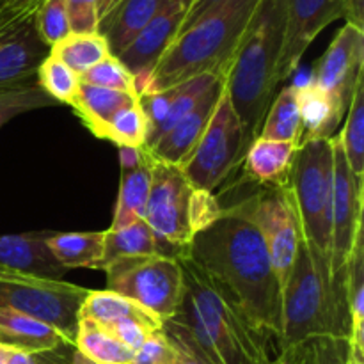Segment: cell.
Listing matches in <instances>:
<instances>
[{
    "mask_svg": "<svg viewBox=\"0 0 364 364\" xmlns=\"http://www.w3.org/2000/svg\"><path fill=\"white\" fill-rule=\"evenodd\" d=\"M188 256L258 334L277 340L283 288L258 228L237 205L192 237Z\"/></svg>",
    "mask_w": 364,
    "mask_h": 364,
    "instance_id": "obj_1",
    "label": "cell"
},
{
    "mask_svg": "<svg viewBox=\"0 0 364 364\" xmlns=\"http://www.w3.org/2000/svg\"><path fill=\"white\" fill-rule=\"evenodd\" d=\"M287 7L288 0H259L224 75V87L244 128L245 151L258 137L279 87Z\"/></svg>",
    "mask_w": 364,
    "mask_h": 364,
    "instance_id": "obj_2",
    "label": "cell"
},
{
    "mask_svg": "<svg viewBox=\"0 0 364 364\" xmlns=\"http://www.w3.org/2000/svg\"><path fill=\"white\" fill-rule=\"evenodd\" d=\"M185 291L180 318L213 364H270L267 338L256 333L220 288L188 256L178 255Z\"/></svg>",
    "mask_w": 364,
    "mask_h": 364,
    "instance_id": "obj_3",
    "label": "cell"
},
{
    "mask_svg": "<svg viewBox=\"0 0 364 364\" xmlns=\"http://www.w3.org/2000/svg\"><path fill=\"white\" fill-rule=\"evenodd\" d=\"M259 0H226L174 38L142 96L162 92L203 73L224 77Z\"/></svg>",
    "mask_w": 364,
    "mask_h": 364,
    "instance_id": "obj_4",
    "label": "cell"
},
{
    "mask_svg": "<svg viewBox=\"0 0 364 364\" xmlns=\"http://www.w3.org/2000/svg\"><path fill=\"white\" fill-rule=\"evenodd\" d=\"M302 240L329 295L331 217H333V137L302 142L290 178ZM331 311V309H329Z\"/></svg>",
    "mask_w": 364,
    "mask_h": 364,
    "instance_id": "obj_5",
    "label": "cell"
},
{
    "mask_svg": "<svg viewBox=\"0 0 364 364\" xmlns=\"http://www.w3.org/2000/svg\"><path fill=\"white\" fill-rule=\"evenodd\" d=\"M107 290L130 299L159 320L176 318L183 301V269L178 256L149 255L107 263Z\"/></svg>",
    "mask_w": 364,
    "mask_h": 364,
    "instance_id": "obj_6",
    "label": "cell"
},
{
    "mask_svg": "<svg viewBox=\"0 0 364 364\" xmlns=\"http://www.w3.org/2000/svg\"><path fill=\"white\" fill-rule=\"evenodd\" d=\"M331 336L329 295L304 240L283 288L279 352Z\"/></svg>",
    "mask_w": 364,
    "mask_h": 364,
    "instance_id": "obj_7",
    "label": "cell"
},
{
    "mask_svg": "<svg viewBox=\"0 0 364 364\" xmlns=\"http://www.w3.org/2000/svg\"><path fill=\"white\" fill-rule=\"evenodd\" d=\"M244 155V128L224 87L201 139L180 169L192 187L213 192Z\"/></svg>",
    "mask_w": 364,
    "mask_h": 364,
    "instance_id": "obj_8",
    "label": "cell"
},
{
    "mask_svg": "<svg viewBox=\"0 0 364 364\" xmlns=\"http://www.w3.org/2000/svg\"><path fill=\"white\" fill-rule=\"evenodd\" d=\"M237 206L258 228L276 270L277 281L281 288H284L302 240L290 183L262 187L255 196L237 203Z\"/></svg>",
    "mask_w": 364,
    "mask_h": 364,
    "instance_id": "obj_9",
    "label": "cell"
},
{
    "mask_svg": "<svg viewBox=\"0 0 364 364\" xmlns=\"http://www.w3.org/2000/svg\"><path fill=\"white\" fill-rule=\"evenodd\" d=\"M87 290L66 281H0V309L45 322L73 343L80 306Z\"/></svg>",
    "mask_w": 364,
    "mask_h": 364,
    "instance_id": "obj_10",
    "label": "cell"
},
{
    "mask_svg": "<svg viewBox=\"0 0 364 364\" xmlns=\"http://www.w3.org/2000/svg\"><path fill=\"white\" fill-rule=\"evenodd\" d=\"M192 191L194 187L188 183L180 166L151 159V187L144 220L159 238L164 252L166 247H171L178 256L194 237L188 219Z\"/></svg>",
    "mask_w": 364,
    "mask_h": 364,
    "instance_id": "obj_11",
    "label": "cell"
},
{
    "mask_svg": "<svg viewBox=\"0 0 364 364\" xmlns=\"http://www.w3.org/2000/svg\"><path fill=\"white\" fill-rule=\"evenodd\" d=\"M187 7V0H167L159 14L117 55V59L134 75L139 98L146 92L156 64L178 36Z\"/></svg>",
    "mask_w": 364,
    "mask_h": 364,
    "instance_id": "obj_12",
    "label": "cell"
},
{
    "mask_svg": "<svg viewBox=\"0 0 364 364\" xmlns=\"http://www.w3.org/2000/svg\"><path fill=\"white\" fill-rule=\"evenodd\" d=\"M364 71V31L345 23L316 63L311 80L327 92L338 109L347 114L352 89Z\"/></svg>",
    "mask_w": 364,
    "mask_h": 364,
    "instance_id": "obj_13",
    "label": "cell"
},
{
    "mask_svg": "<svg viewBox=\"0 0 364 364\" xmlns=\"http://www.w3.org/2000/svg\"><path fill=\"white\" fill-rule=\"evenodd\" d=\"M343 0H288L287 31L277 78H290L316 36L338 18H343Z\"/></svg>",
    "mask_w": 364,
    "mask_h": 364,
    "instance_id": "obj_14",
    "label": "cell"
},
{
    "mask_svg": "<svg viewBox=\"0 0 364 364\" xmlns=\"http://www.w3.org/2000/svg\"><path fill=\"white\" fill-rule=\"evenodd\" d=\"M223 78L217 73H203L162 92L141 96L139 103L144 109L149 123L144 149L151 148L167 130H171L178 121L192 112L203 96Z\"/></svg>",
    "mask_w": 364,
    "mask_h": 364,
    "instance_id": "obj_15",
    "label": "cell"
},
{
    "mask_svg": "<svg viewBox=\"0 0 364 364\" xmlns=\"http://www.w3.org/2000/svg\"><path fill=\"white\" fill-rule=\"evenodd\" d=\"M50 53L39 38L34 16L0 31V91L23 85L38 75V68Z\"/></svg>",
    "mask_w": 364,
    "mask_h": 364,
    "instance_id": "obj_16",
    "label": "cell"
},
{
    "mask_svg": "<svg viewBox=\"0 0 364 364\" xmlns=\"http://www.w3.org/2000/svg\"><path fill=\"white\" fill-rule=\"evenodd\" d=\"M52 231L0 235V267L32 279L63 281L68 270L46 245Z\"/></svg>",
    "mask_w": 364,
    "mask_h": 364,
    "instance_id": "obj_17",
    "label": "cell"
},
{
    "mask_svg": "<svg viewBox=\"0 0 364 364\" xmlns=\"http://www.w3.org/2000/svg\"><path fill=\"white\" fill-rule=\"evenodd\" d=\"M224 89V78L217 82L198 103L192 112H188L183 119L178 121L171 130H167L155 144L146 151L151 155L153 160L159 162L173 164V166H181L191 155L194 146L201 139L213 110H215L217 100Z\"/></svg>",
    "mask_w": 364,
    "mask_h": 364,
    "instance_id": "obj_18",
    "label": "cell"
},
{
    "mask_svg": "<svg viewBox=\"0 0 364 364\" xmlns=\"http://www.w3.org/2000/svg\"><path fill=\"white\" fill-rule=\"evenodd\" d=\"M299 144L256 137L242 156V171L245 180L262 187L288 185L294 169Z\"/></svg>",
    "mask_w": 364,
    "mask_h": 364,
    "instance_id": "obj_19",
    "label": "cell"
},
{
    "mask_svg": "<svg viewBox=\"0 0 364 364\" xmlns=\"http://www.w3.org/2000/svg\"><path fill=\"white\" fill-rule=\"evenodd\" d=\"M166 4L167 0H119L100 20L98 27L109 45L110 55H119Z\"/></svg>",
    "mask_w": 364,
    "mask_h": 364,
    "instance_id": "obj_20",
    "label": "cell"
},
{
    "mask_svg": "<svg viewBox=\"0 0 364 364\" xmlns=\"http://www.w3.org/2000/svg\"><path fill=\"white\" fill-rule=\"evenodd\" d=\"M297 103L302 121V142L316 139H331L343 121L345 114L334 100L313 80L297 85Z\"/></svg>",
    "mask_w": 364,
    "mask_h": 364,
    "instance_id": "obj_21",
    "label": "cell"
},
{
    "mask_svg": "<svg viewBox=\"0 0 364 364\" xmlns=\"http://www.w3.org/2000/svg\"><path fill=\"white\" fill-rule=\"evenodd\" d=\"M139 100V96L128 95V92L112 91V89L96 87V85L82 84L78 87L77 96L71 102L78 119L87 127L95 137H105V128L109 121L116 116L124 107L132 105Z\"/></svg>",
    "mask_w": 364,
    "mask_h": 364,
    "instance_id": "obj_22",
    "label": "cell"
},
{
    "mask_svg": "<svg viewBox=\"0 0 364 364\" xmlns=\"http://www.w3.org/2000/svg\"><path fill=\"white\" fill-rule=\"evenodd\" d=\"M64 341H68L66 338L48 323L11 309H0V343L34 355L53 350Z\"/></svg>",
    "mask_w": 364,
    "mask_h": 364,
    "instance_id": "obj_23",
    "label": "cell"
},
{
    "mask_svg": "<svg viewBox=\"0 0 364 364\" xmlns=\"http://www.w3.org/2000/svg\"><path fill=\"white\" fill-rule=\"evenodd\" d=\"M46 245L52 251L53 258L66 270H102L105 231H70V233L52 231V235L46 238Z\"/></svg>",
    "mask_w": 364,
    "mask_h": 364,
    "instance_id": "obj_24",
    "label": "cell"
},
{
    "mask_svg": "<svg viewBox=\"0 0 364 364\" xmlns=\"http://www.w3.org/2000/svg\"><path fill=\"white\" fill-rule=\"evenodd\" d=\"M149 187H151V156L148 153L146 162L137 169L121 171L116 210H114L112 226L109 230H119L130 226L135 220L144 219Z\"/></svg>",
    "mask_w": 364,
    "mask_h": 364,
    "instance_id": "obj_25",
    "label": "cell"
},
{
    "mask_svg": "<svg viewBox=\"0 0 364 364\" xmlns=\"http://www.w3.org/2000/svg\"><path fill=\"white\" fill-rule=\"evenodd\" d=\"M336 137L355 181L364 188V71L355 80L345 114V124Z\"/></svg>",
    "mask_w": 364,
    "mask_h": 364,
    "instance_id": "obj_26",
    "label": "cell"
},
{
    "mask_svg": "<svg viewBox=\"0 0 364 364\" xmlns=\"http://www.w3.org/2000/svg\"><path fill=\"white\" fill-rule=\"evenodd\" d=\"M80 318H91L102 326L117 322V320H141L162 329L164 322L142 309L130 299L110 290H87L80 306Z\"/></svg>",
    "mask_w": 364,
    "mask_h": 364,
    "instance_id": "obj_27",
    "label": "cell"
},
{
    "mask_svg": "<svg viewBox=\"0 0 364 364\" xmlns=\"http://www.w3.org/2000/svg\"><path fill=\"white\" fill-rule=\"evenodd\" d=\"M258 137L301 146L302 121L297 103V85H284L270 103Z\"/></svg>",
    "mask_w": 364,
    "mask_h": 364,
    "instance_id": "obj_28",
    "label": "cell"
},
{
    "mask_svg": "<svg viewBox=\"0 0 364 364\" xmlns=\"http://www.w3.org/2000/svg\"><path fill=\"white\" fill-rule=\"evenodd\" d=\"M73 345L95 364H134V352L91 318H78Z\"/></svg>",
    "mask_w": 364,
    "mask_h": 364,
    "instance_id": "obj_29",
    "label": "cell"
},
{
    "mask_svg": "<svg viewBox=\"0 0 364 364\" xmlns=\"http://www.w3.org/2000/svg\"><path fill=\"white\" fill-rule=\"evenodd\" d=\"M149 255H166V252L144 219L135 220L130 226L119 230H105V252H103L102 269L114 259Z\"/></svg>",
    "mask_w": 364,
    "mask_h": 364,
    "instance_id": "obj_30",
    "label": "cell"
},
{
    "mask_svg": "<svg viewBox=\"0 0 364 364\" xmlns=\"http://www.w3.org/2000/svg\"><path fill=\"white\" fill-rule=\"evenodd\" d=\"M50 53L70 66L75 73L84 75L98 63L110 55L109 45L100 32L77 34L70 32L64 39L50 48Z\"/></svg>",
    "mask_w": 364,
    "mask_h": 364,
    "instance_id": "obj_31",
    "label": "cell"
},
{
    "mask_svg": "<svg viewBox=\"0 0 364 364\" xmlns=\"http://www.w3.org/2000/svg\"><path fill=\"white\" fill-rule=\"evenodd\" d=\"M347 306L350 316V347L364 352V230L358 237L347 270Z\"/></svg>",
    "mask_w": 364,
    "mask_h": 364,
    "instance_id": "obj_32",
    "label": "cell"
},
{
    "mask_svg": "<svg viewBox=\"0 0 364 364\" xmlns=\"http://www.w3.org/2000/svg\"><path fill=\"white\" fill-rule=\"evenodd\" d=\"M148 116L141 107L139 100L132 105L124 107L123 110L116 114L109 121L105 128V137L103 141H110L121 148H144L146 139H148Z\"/></svg>",
    "mask_w": 364,
    "mask_h": 364,
    "instance_id": "obj_33",
    "label": "cell"
},
{
    "mask_svg": "<svg viewBox=\"0 0 364 364\" xmlns=\"http://www.w3.org/2000/svg\"><path fill=\"white\" fill-rule=\"evenodd\" d=\"M38 84L46 95L57 103L71 105L80 87V75L75 73L70 66L48 53L41 66L38 68Z\"/></svg>",
    "mask_w": 364,
    "mask_h": 364,
    "instance_id": "obj_34",
    "label": "cell"
},
{
    "mask_svg": "<svg viewBox=\"0 0 364 364\" xmlns=\"http://www.w3.org/2000/svg\"><path fill=\"white\" fill-rule=\"evenodd\" d=\"M55 105H59V103L50 98L39 87L38 82H27L23 85L0 91V128L21 114Z\"/></svg>",
    "mask_w": 364,
    "mask_h": 364,
    "instance_id": "obj_35",
    "label": "cell"
},
{
    "mask_svg": "<svg viewBox=\"0 0 364 364\" xmlns=\"http://www.w3.org/2000/svg\"><path fill=\"white\" fill-rule=\"evenodd\" d=\"M80 82L82 84L96 85V87L103 89H112V91H121L137 96L134 75H132L130 71L127 70V66L114 55H109L107 59H103L102 63H98L96 66H92L91 70L85 71L84 75H80Z\"/></svg>",
    "mask_w": 364,
    "mask_h": 364,
    "instance_id": "obj_36",
    "label": "cell"
},
{
    "mask_svg": "<svg viewBox=\"0 0 364 364\" xmlns=\"http://www.w3.org/2000/svg\"><path fill=\"white\" fill-rule=\"evenodd\" d=\"M34 25L43 43L52 48L55 43H59L71 32L66 2L64 0H43L39 9L34 13Z\"/></svg>",
    "mask_w": 364,
    "mask_h": 364,
    "instance_id": "obj_37",
    "label": "cell"
},
{
    "mask_svg": "<svg viewBox=\"0 0 364 364\" xmlns=\"http://www.w3.org/2000/svg\"><path fill=\"white\" fill-rule=\"evenodd\" d=\"M162 333L166 334L174 350V364H213L201 350L191 329L180 318L166 320Z\"/></svg>",
    "mask_w": 364,
    "mask_h": 364,
    "instance_id": "obj_38",
    "label": "cell"
},
{
    "mask_svg": "<svg viewBox=\"0 0 364 364\" xmlns=\"http://www.w3.org/2000/svg\"><path fill=\"white\" fill-rule=\"evenodd\" d=\"M224 212V206L220 205L219 199L206 191H198L194 188L191 196V210H188V219H191L192 235L206 230L212 226Z\"/></svg>",
    "mask_w": 364,
    "mask_h": 364,
    "instance_id": "obj_39",
    "label": "cell"
},
{
    "mask_svg": "<svg viewBox=\"0 0 364 364\" xmlns=\"http://www.w3.org/2000/svg\"><path fill=\"white\" fill-rule=\"evenodd\" d=\"M117 341L124 345L127 348H130L132 352H137L139 348L144 345V341L151 336L156 331H162L160 327L151 326V323L141 322V320L127 318V320H117V322L109 323V326H103Z\"/></svg>",
    "mask_w": 364,
    "mask_h": 364,
    "instance_id": "obj_40",
    "label": "cell"
},
{
    "mask_svg": "<svg viewBox=\"0 0 364 364\" xmlns=\"http://www.w3.org/2000/svg\"><path fill=\"white\" fill-rule=\"evenodd\" d=\"M71 32L87 34L98 32L100 13L98 0H64Z\"/></svg>",
    "mask_w": 364,
    "mask_h": 364,
    "instance_id": "obj_41",
    "label": "cell"
},
{
    "mask_svg": "<svg viewBox=\"0 0 364 364\" xmlns=\"http://www.w3.org/2000/svg\"><path fill=\"white\" fill-rule=\"evenodd\" d=\"M134 364H174V350L162 331L153 333L135 352Z\"/></svg>",
    "mask_w": 364,
    "mask_h": 364,
    "instance_id": "obj_42",
    "label": "cell"
},
{
    "mask_svg": "<svg viewBox=\"0 0 364 364\" xmlns=\"http://www.w3.org/2000/svg\"><path fill=\"white\" fill-rule=\"evenodd\" d=\"M313 363L315 364H347L348 341L333 336H323L313 341Z\"/></svg>",
    "mask_w": 364,
    "mask_h": 364,
    "instance_id": "obj_43",
    "label": "cell"
},
{
    "mask_svg": "<svg viewBox=\"0 0 364 364\" xmlns=\"http://www.w3.org/2000/svg\"><path fill=\"white\" fill-rule=\"evenodd\" d=\"M226 0H191L187 7V13H185L183 21H181V27L178 31V34H181L183 31H187L188 27L196 23L198 20H201L203 16L213 11L215 7H219L220 4H224Z\"/></svg>",
    "mask_w": 364,
    "mask_h": 364,
    "instance_id": "obj_44",
    "label": "cell"
},
{
    "mask_svg": "<svg viewBox=\"0 0 364 364\" xmlns=\"http://www.w3.org/2000/svg\"><path fill=\"white\" fill-rule=\"evenodd\" d=\"M313 343V341H311ZM299 345V347L281 350L270 364H315L313 363V345Z\"/></svg>",
    "mask_w": 364,
    "mask_h": 364,
    "instance_id": "obj_45",
    "label": "cell"
},
{
    "mask_svg": "<svg viewBox=\"0 0 364 364\" xmlns=\"http://www.w3.org/2000/svg\"><path fill=\"white\" fill-rule=\"evenodd\" d=\"M117 149H119L121 171L137 169L148 159V151L144 148H127V146H121Z\"/></svg>",
    "mask_w": 364,
    "mask_h": 364,
    "instance_id": "obj_46",
    "label": "cell"
},
{
    "mask_svg": "<svg viewBox=\"0 0 364 364\" xmlns=\"http://www.w3.org/2000/svg\"><path fill=\"white\" fill-rule=\"evenodd\" d=\"M347 23L354 25L359 31H364V0H343Z\"/></svg>",
    "mask_w": 364,
    "mask_h": 364,
    "instance_id": "obj_47",
    "label": "cell"
},
{
    "mask_svg": "<svg viewBox=\"0 0 364 364\" xmlns=\"http://www.w3.org/2000/svg\"><path fill=\"white\" fill-rule=\"evenodd\" d=\"M28 16H34V13H28V11H18V9H9V7L0 6V31L9 25L16 23V21L25 20Z\"/></svg>",
    "mask_w": 364,
    "mask_h": 364,
    "instance_id": "obj_48",
    "label": "cell"
},
{
    "mask_svg": "<svg viewBox=\"0 0 364 364\" xmlns=\"http://www.w3.org/2000/svg\"><path fill=\"white\" fill-rule=\"evenodd\" d=\"M43 0H0V6L9 7V9L18 11H28V13H36Z\"/></svg>",
    "mask_w": 364,
    "mask_h": 364,
    "instance_id": "obj_49",
    "label": "cell"
},
{
    "mask_svg": "<svg viewBox=\"0 0 364 364\" xmlns=\"http://www.w3.org/2000/svg\"><path fill=\"white\" fill-rule=\"evenodd\" d=\"M7 364H34V355L21 350V348L13 347V350H11V355H9V363Z\"/></svg>",
    "mask_w": 364,
    "mask_h": 364,
    "instance_id": "obj_50",
    "label": "cell"
},
{
    "mask_svg": "<svg viewBox=\"0 0 364 364\" xmlns=\"http://www.w3.org/2000/svg\"><path fill=\"white\" fill-rule=\"evenodd\" d=\"M347 364H364V352L355 350L354 347H350V343H348Z\"/></svg>",
    "mask_w": 364,
    "mask_h": 364,
    "instance_id": "obj_51",
    "label": "cell"
},
{
    "mask_svg": "<svg viewBox=\"0 0 364 364\" xmlns=\"http://www.w3.org/2000/svg\"><path fill=\"white\" fill-rule=\"evenodd\" d=\"M28 279V277L20 276V274L13 272V270H7L4 267H0V281H23Z\"/></svg>",
    "mask_w": 364,
    "mask_h": 364,
    "instance_id": "obj_52",
    "label": "cell"
},
{
    "mask_svg": "<svg viewBox=\"0 0 364 364\" xmlns=\"http://www.w3.org/2000/svg\"><path fill=\"white\" fill-rule=\"evenodd\" d=\"M119 0H98V13H100V20L112 9Z\"/></svg>",
    "mask_w": 364,
    "mask_h": 364,
    "instance_id": "obj_53",
    "label": "cell"
},
{
    "mask_svg": "<svg viewBox=\"0 0 364 364\" xmlns=\"http://www.w3.org/2000/svg\"><path fill=\"white\" fill-rule=\"evenodd\" d=\"M11 350H13V347H9V345L0 343V364H7V363H9Z\"/></svg>",
    "mask_w": 364,
    "mask_h": 364,
    "instance_id": "obj_54",
    "label": "cell"
},
{
    "mask_svg": "<svg viewBox=\"0 0 364 364\" xmlns=\"http://www.w3.org/2000/svg\"><path fill=\"white\" fill-rule=\"evenodd\" d=\"M34 364H57V363H53L46 354H34Z\"/></svg>",
    "mask_w": 364,
    "mask_h": 364,
    "instance_id": "obj_55",
    "label": "cell"
},
{
    "mask_svg": "<svg viewBox=\"0 0 364 364\" xmlns=\"http://www.w3.org/2000/svg\"><path fill=\"white\" fill-rule=\"evenodd\" d=\"M187 2H188V4H191V0H187Z\"/></svg>",
    "mask_w": 364,
    "mask_h": 364,
    "instance_id": "obj_56",
    "label": "cell"
}]
</instances>
